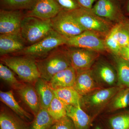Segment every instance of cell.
<instances>
[{
  "label": "cell",
  "instance_id": "19",
  "mask_svg": "<svg viewBox=\"0 0 129 129\" xmlns=\"http://www.w3.org/2000/svg\"><path fill=\"white\" fill-rule=\"evenodd\" d=\"M1 101L11 109L12 111L27 123H30L34 119L33 115L23 109L17 102L12 91L0 92Z\"/></svg>",
  "mask_w": 129,
  "mask_h": 129
},
{
  "label": "cell",
  "instance_id": "35",
  "mask_svg": "<svg viewBox=\"0 0 129 129\" xmlns=\"http://www.w3.org/2000/svg\"><path fill=\"white\" fill-rule=\"evenodd\" d=\"M118 55L129 62V49L127 46L121 47Z\"/></svg>",
  "mask_w": 129,
  "mask_h": 129
},
{
  "label": "cell",
  "instance_id": "24",
  "mask_svg": "<svg viewBox=\"0 0 129 129\" xmlns=\"http://www.w3.org/2000/svg\"><path fill=\"white\" fill-rule=\"evenodd\" d=\"M55 122L46 109L41 108L29 123V129H51Z\"/></svg>",
  "mask_w": 129,
  "mask_h": 129
},
{
  "label": "cell",
  "instance_id": "11",
  "mask_svg": "<svg viewBox=\"0 0 129 129\" xmlns=\"http://www.w3.org/2000/svg\"><path fill=\"white\" fill-rule=\"evenodd\" d=\"M72 47L68 52L72 67L76 70L90 69L97 57L95 51Z\"/></svg>",
  "mask_w": 129,
  "mask_h": 129
},
{
  "label": "cell",
  "instance_id": "21",
  "mask_svg": "<svg viewBox=\"0 0 129 129\" xmlns=\"http://www.w3.org/2000/svg\"><path fill=\"white\" fill-rule=\"evenodd\" d=\"M91 9L96 16L110 20L114 19L117 14V8L111 0H98Z\"/></svg>",
  "mask_w": 129,
  "mask_h": 129
},
{
  "label": "cell",
  "instance_id": "20",
  "mask_svg": "<svg viewBox=\"0 0 129 129\" xmlns=\"http://www.w3.org/2000/svg\"><path fill=\"white\" fill-rule=\"evenodd\" d=\"M35 88L39 97L41 107L47 109L55 96L53 89L48 81L41 78L35 82Z\"/></svg>",
  "mask_w": 129,
  "mask_h": 129
},
{
  "label": "cell",
  "instance_id": "16",
  "mask_svg": "<svg viewBox=\"0 0 129 129\" xmlns=\"http://www.w3.org/2000/svg\"><path fill=\"white\" fill-rule=\"evenodd\" d=\"M19 95L30 109L34 117L41 108L39 97L35 86L29 84H22L17 90Z\"/></svg>",
  "mask_w": 129,
  "mask_h": 129
},
{
  "label": "cell",
  "instance_id": "13",
  "mask_svg": "<svg viewBox=\"0 0 129 129\" xmlns=\"http://www.w3.org/2000/svg\"><path fill=\"white\" fill-rule=\"evenodd\" d=\"M20 33L0 35V55L20 52L26 47Z\"/></svg>",
  "mask_w": 129,
  "mask_h": 129
},
{
  "label": "cell",
  "instance_id": "8",
  "mask_svg": "<svg viewBox=\"0 0 129 129\" xmlns=\"http://www.w3.org/2000/svg\"><path fill=\"white\" fill-rule=\"evenodd\" d=\"M78 23L86 30L104 33L109 30L107 24L88 11V9L79 7L69 11Z\"/></svg>",
  "mask_w": 129,
  "mask_h": 129
},
{
  "label": "cell",
  "instance_id": "4",
  "mask_svg": "<svg viewBox=\"0 0 129 129\" xmlns=\"http://www.w3.org/2000/svg\"><path fill=\"white\" fill-rule=\"evenodd\" d=\"M53 30L51 19H42L24 16L21 23L20 34L29 45L38 42Z\"/></svg>",
  "mask_w": 129,
  "mask_h": 129
},
{
  "label": "cell",
  "instance_id": "29",
  "mask_svg": "<svg viewBox=\"0 0 129 129\" xmlns=\"http://www.w3.org/2000/svg\"><path fill=\"white\" fill-rule=\"evenodd\" d=\"M108 123L110 129H129V112L111 117Z\"/></svg>",
  "mask_w": 129,
  "mask_h": 129
},
{
  "label": "cell",
  "instance_id": "6",
  "mask_svg": "<svg viewBox=\"0 0 129 129\" xmlns=\"http://www.w3.org/2000/svg\"><path fill=\"white\" fill-rule=\"evenodd\" d=\"M51 21L53 30L67 39L78 35L86 30L69 11L64 9L51 19Z\"/></svg>",
  "mask_w": 129,
  "mask_h": 129
},
{
  "label": "cell",
  "instance_id": "31",
  "mask_svg": "<svg viewBox=\"0 0 129 129\" xmlns=\"http://www.w3.org/2000/svg\"><path fill=\"white\" fill-rule=\"evenodd\" d=\"M115 28L112 29L105 41V45L112 51L118 55L121 49L115 36Z\"/></svg>",
  "mask_w": 129,
  "mask_h": 129
},
{
  "label": "cell",
  "instance_id": "17",
  "mask_svg": "<svg viewBox=\"0 0 129 129\" xmlns=\"http://www.w3.org/2000/svg\"><path fill=\"white\" fill-rule=\"evenodd\" d=\"M76 76V69L72 66L56 74L48 82L53 90L65 87H73Z\"/></svg>",
  "mask_w": 129,
  "mask_h": 129
},
{
  "label": "cell",
  "instance_id": "10",
  "mask_svg": "<svg viewBox=\"0 0 129 129\" xmlns=\"http://www.w3.org/2000/svg\"><path fill=\"white\" fill-rule=\"evenodd\" d=\"M62 9L55 0H37L34 6L28 11L25 16L42 19H51Z\"/></svg>",
  "mask_w": 129,
  "mask_h": 129
},
{
  "label": "cell",
  "instance_id": "39",
  "mask_svg": "<svg viewBox=\"0 0 129 129\" xmlns=\"http://www.w3.org/2000/svg\"><path fill=\"white\" fill-rule=\"evenodd\" d=\"M127 47L129 49V44H128V45L127 46Z\"/></svg>",
  "mask_w": 129,
  "mask_h": 129
},
{
  "label": "cell",
  "instance_id": "7",
  "mask_svg": "<svg viewBox=\"0 0 129 129\" xmlns=\"http://www.w3.org/2000/svg\"><path fill=\"white\" fill-rule=\"evenodd\" d=\"M67 45L71 47L88 49L95 51H104V41L95 32L85 30L83 33L67 39Z\"/></svg>",
  "mask_w": 129,
  "mask_h": 129
},
{
  "label": "cell",
  "instance_id": "2",
  "mask_svg": "<svg viewBox=\"0 0 129 129\" xmlns=\"http://www.w3.org/2000/svg\"><path fill=\"white\" fill-rule=\"evenodd\" d=\"M1 61L24 82L35 83L40 75L34 58L27 56H2Z\"/></svg>",
  "mask_w": 129,
  "mask_h": 129
},
{
  "label": "cell",
  "instance_id": "3",
  "mask_svg": "<svg viewBox=\"0 0 129 129\" xmlns=\"http://www.w3.org/2000/svg\"><path fill=\"white\" fill-rule=\"evenodd\" d=\"M57 49L42 59L36 60L40 78L48 82L56 74L72 66L68 51Z\"/></svg>",
  "mask_w": 129,
  "mask_h": 129
},
{
  "label": "cell",
  "instance_id": "15",
  "mask_svg": "<svg viewBox=\"0 0 129 129\" xmlns=\"http://www.w3.org/2000/svg\"><path fill=\"white\" fill-rule=\"evenodd\" d=\"M67 115L73 120L76 129H89L92 119L81 106L66 105Z\"/></svg>",
  "mask_w": 129,
  "mask_h": 129
},
{
  "label": "cell",
  "instance_id": "33",
  "mask_svg": "<svg viewBox=\"0 0 129 129\" xmlns=\"http://www.w3.org/2000/svg\"><path fill=\"white\" fill-rule=\"evenodd\" d=\"M63 9L72 11L80 7V5L75 0H55Z\"/></svg>",
  "mask_w": 129,
  "mask_h": 129
},
{
  "label": "cell",
  "instance_id": "9",
  "mask_svg": "<svg viewBox=\"0 0 129 129\" xmlns=\"http://www.w3.org/2000/svg\"><path fill=\"white\" fill-rule=\"evenodd\" d=\"M20 10L2 9L0 12V34L20 33L24 17Z\"/></svg>",
  "mask_w": 129,
  "mask_h": 129
},
{
  "label": "cell",
  "instance_id": "30",
  "mask_svg": "<svg viewBox=\"0 0 129 129\" xmlns=\"http://www.w3.org/2000/svg\"><path fill=\"white\" fill-rule=\"evenodd\" d=\"M115 36L120 47L127 46L129 44V31L122 24L115 26Z\"/></svg>",
  "mask_w": 129,
  "mask_h": 129
},
{
  "label": "cell",
  "instance_id": "1",
  "mask_svg": "<svg viewBox=\"0 0 129 129\" xmlns=\"http://www.w3.org/2000/svg\"><path fill=\"white\" fill-rule=\"evenodd\" d=\"M122 88H123L116 86L95 90L81 97V106L93 120L107 106L113 98Z\"/></svg>",
  "mask_w": 129,
  "mask_h": 129
},
{
  "label": "cell",
  "instance_id": "37",
  "mask_svg": "<svg viewBox=\"0 0 129 129\" xmlns=\"http://www.w3.org/2000/svg\"><path fill=\"white\" fill-rule=\"evenodd\" d=\"M94 129H102V128H101V127H100V126H96V127H95V128Z\"/></svg>",
  "mask_w": 129,
  "mask_h": 129
},
{
  "label": "cell",
  "instance_id": "28",
  "mask_svg": "<svg viewBox=\"0 0 129 129\" xmlns=\"http://www.w3.org/2000/svg\"><path fill=\"white\" fill-rule=\"evenodd\" d=\"M13 71L6 65L0 63V77L3 81L13 88L17 90L22 84L16 79Z\"/></svg>",
  "mask_w": 129,
  "mask_h": 129
},
{
  "label": "cell",
  "instance_id": "12",
  "mask_svg": "<svg viewBox=\"0 0 129 129\" xmlns=\"http://www.w3.org/2000/svg\"><path fill=\"white\" fill-rule=\"evenodd\" d=\"M76 71V80L73 87L81 96L102 88L97 83L91 70Z\"/></svg>",
  "mask_w": 129,
  "mask_h": 129
},
{
  "label": "cell",
  "instance_id": "27",
  "mask_svg": "<svg viewBox=\"0 0 129 129\" xmlns=\"http://www.w3.org/2000/svg\"><path fill=\"white\" fill-rule=\"evenodd\" d=\"M47 110L55 122L67 115L66 105L56 96Z\"/></svg>",
  "mask_w": 129,
  "mask_h": 129
},
{
  "label": "cell",
  "instance_id": "14",
  "mask_svg": "<svg viewBox=\"0 0 129 129\" xmlns=\"http://www.w3.org/2000/svg\"><path fill=\"white\" fill-rule=\"evenodd\" d=\"M92 71L97 83L101 88L118 86L117 74L108 64L101 63L98 65L94 72Z\"/></svg>",
  "mask_w": 129,
  "mask_h": 129
},
{
  "label": "cell",
  "instance_id": "32",
  "mask_svg": "<svg viewBox=\"0 0 129 129\" xmlns=\"http://www.w3.org/2000/svg\"><path fill=\"white\" fill-rule=\"evenodd\" d=\"M51 129H76L74 122L66 115L56 121Z\"/></svg>",
  "mask_w": 129,
  "mask_h": 129
},
{
  "label": "cell",
  "instance_id": "38",
  "mask_svg": "<svg viewBox=\"0 0 129 129\" xmlns=\"http://www.w3.org/2000/svg\"><path fill=\"white\" fill-rule=\"evenodd\" d=\"M127 10H128V11L129 12V2L128 4V7H127Z\"/></svg>",
  "mask_w": 129,
  "mask_h": 129
},
{
  "label": "cell",
  "instance_id": "23",
  "mask_svg": "<svg viewBox=\"0 0 129 129\" xmlns=\"http://www.w3.org/2000/svg\"><path fill=\"white\" fill-rule=\"evenodd\" d=\"M110 112L129 108V88H122L113 98L107 106Z\"/></svg>",
  "mask_w": 129,
  "mask_h": 129
},
{
  "label": "cell",
  "instance_id": "34",
  "mask_svg": "<svg viewBox=\"0 0 129 129\" xmlns=\"http://www.w3.org/2000/svg\"><path fill=\"white\" fill-rule=\"evenodd\" d=\"M97 0H76L80 6L86 9H92V5Z\"/></svg>",
  "mask_w": 129,
  "mask_h": 129
},
{
  "label": "cell",
  "instance_id": "22",
  "mask_svg": "<svg viewBox=\"0 0 129 129\" xmlns=\"http://www.w3.org/2000/svg\"><path fill=\"white\" fill-rule=\"evenodd\" d=\"M55 96L66 105L75 106L80 103L81 96L73 87L53 90Z\"/></svg>",
  "mask_w": 129,
  "mask_h": 129
},
{
  "label": "cell",
  "instance_id": "26",
  "mask_svg": "<svg viewBox=\"0 0 129 129\" xmlns=\"http://www.w3.org/2000/svg\"><path fill=\"white\" fill-rule=\"evenodd\" d=\"M37 0H1L2 6L5 10H20L32 9Z\"/></svg>",
  "mask_w": 129,
  "mask_h": 129
},
{
  "label": "cell",
  "instance_id": "25",
  "mask_svg": "<svg viewBox=\"0 0 129 129\" xmlns=\"http://www.w3.org/2000/svg\"><path fill=\"white\" fill-rule=\"evenodd\" d=\"M118 80V85L129 88V62L119 56L115 58Z\"/></svg>",
  "mask_w": 129,
  "mask_h": 129
},
{
  "label": "cell",
  "instance_id": "36",
  "mask_svg": "<svg viewBox=\"0 0 129 129\" xmlns=\"http://www.w3.org/2000/svg\"><path fill=\"white\" fill-rule=\"evenodd\" d=\"M125 26L129 31V22H128L126 23Z\"/></svg>",
  "mask_w": 129,
  "mask_h": 129
},
{
  "label": "cell",
  "instance_id": "18",
  "mask_svg": "<svg viewBox=\"0 0 129 129\" xmlns=\"http://www.w3.org/2000/svg\"><path fill=\"white\" fill-rule=\"evenodd\" d=\"M29 124L13 111L1 110V129H29Z\"/></svg>",
  "mask_w": 129,
  "mask_h": 129
},
{
  "label": "cell",
  "instance_id": "5",
  "mask_svg": "<svg viewBox=\"0 0 129 129\" xmlns=\"http://www.w3.org/2000/svg\"><path fill=\"white\" fill-rule=\"evenodd\" d=\"M67 39L55 30H52L44 39L28 46L20 52L33 58L47 56L59 47L67 45Z\"/></svg>",
  "mask_w": 129,
  "mask_h": 129
}]
</instances>
